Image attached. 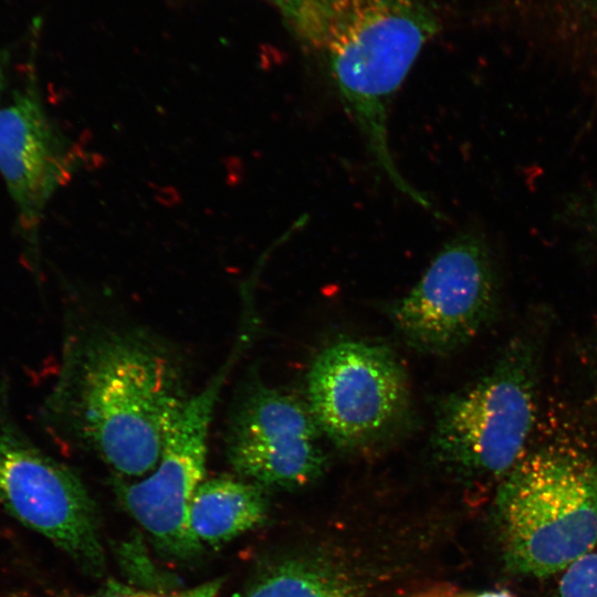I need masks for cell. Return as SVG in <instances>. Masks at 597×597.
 <instances>
[{"label": "cell", "instance_id": "cell-7", "mask_svg": "<svg viewBox=\"0 0 597 597\" xmlns=\"http://www.w3.org/2000/svg\"><path fill=\"white\" fill-rule=\"evenodd\" d=\"M496 301V276L481 237L455 235L431 260L420 280L389 306L404 342L425 355L462 348L489 322Z\"/></svg>", "mask_w": 597, "mask_h": 597}, {"label": "cell", "instance_id": "cell-18", "mask_svg": "<svg viewBox=\"0 0 597 597\" xmlns=\"http://www.w3.org/2000/svg\"><path fill=\"white\" fill-rule=\"evenodd\" d=\"M594 213H595V217L597 219V197H596L595 202H594Z\"/></svg>", "mask_w": 597, "mask_h": 597}, {"label": "cell", "instance_id": "cell-1", "mask_svg": "<svg viewBox=\"0 0 597 597\" xmlns=\"http://www.w3.org/2000/svg\"><path fill=\"white\" fill-rule=\"evenodd\" d=\"M296 41L323 66L377 166L413 202L388 143L390 101L440 30L425 0H275Z\"/></svg>", "mask_w": 597, "mask_h": 597}, {"label": "cell", "instance_id": "cell-10", "mask_svg": "<svg viewBox=\"0 0 597 597\" xmlns=\"http://www.w3.org/2000/svg\"><path fill=\"white\" fill-rule=\"evenodd\" d=\"M69 165L62 139L34 87L14 93L0 108V174L30 241Z\"/></svg>", "mask_w": 597, "mask_h": 597}, {"label": "cell", "instance_id": "cell-19", "mask_svg": "<svg viewBox=\"0 0 597 597\" xmlns=\"http://www.w3.org/2000/svg\"><path fill=\"white\" fill-rule=\"evenodd\" d=\"M272 1L274 2L275 0H272Z\"/></svg>", "mask_w": 597, "mask_h": 597}, {"label": "cell", "instance_id": "cell-6", "mask_svg": "<svg viewBox=\"0 0 597 597\" xmlns=\"http://www.w3.org/2000/svg\"><path fill=\"white\" fill-rule=\"evenodd\" d=\"M306 405L323 436L337 449L359 451L394 437L409 420L407 373L386 345L346 339L313 359Z\"/></svg>", "mask_w": 597, "mask_h": 597}, {"label": "cell", "instance_id": "cell-9", "mask_svg": "<svg viewBox=\"0 0 597 597\" xmlns=\"http://www.w3.org/2000/svg\"><path fill=\"white\" fill-rule=\"evenodd\" d=\"M322 437L306 401L255 380L234 404L226 454L242 479L263 488L294 489L323 473Z\"/></svg>", "mask_w": 597, "mask_h": 597}, {"label": "cell", "instance_id": "cell-14", "mask_svg": "<svg viewBox=\"0 0 597 597\" xmlns=\"http://www.w3.org/2000/svg\"><path fill=\"white\" fill-rule=\"evenodd\" d=\"M121 553V562L124 564V569L127 575L133 576L139 584L148 587L150 590H172L176 582L167 578L151 563L148 555L137 541H129L123 544Z\"/></svg>", "mask_w": 597, "mask_h": 597}, {"label": "cell", "instance_id": "cell-17", "mask_svg": "<svg viewBox=\"0 0 597 597\" xmlns=\"http://www.w3.org/2000/svg\"><path fill=\"white\" fill-rule=\"evenodd\" d=\"M3 86H4V72H3L2 63L0 62V96L3 90Z\"/></svg>", "mask_w": 597, "mask_h": 597}, {"label": "cell", "instance_id": "cell-12", "mask_svg": "<svg viewBox=\"0 0 597 597\" xmlns=\"http://www.w3.org/2000/svg\"><path fill=\"white\" fill-rule=\"evenodd\" d=\"M244 597H342L322 575L300 565H285L256 582Z\"/></svg>", "mask_w": 597, "mask_h": 597}, {"label": "cell", "instance_id": "cell-3", "mask_svg": "<svg viewBox=\"0 0 597 597\" xmlns=\"http://www.w3.org/2000/svg\"><path fill=\"white\" fill-rule=\"evenodd\" d=\"M498 494L509 561L544 577L567 568L597 544V461L564 448L522 458Z\"/></svg>", "mask_w": 597, "mask_h": 597}, {"label": "cell", "instance_id": "cell-8", "mask_svg": "<svg viewBox=\"0 0 597 597\" xmlns=\"http://www.w3.org/2000/svg\"><path fill=\"white\" fill-rule=\"evenodd\" d=\"M0 500L15 520L84 569L103 573L105 555L96 509L82 480L2 423Z\"/></svg>", "mask_w": 597, "mask_h": 597}, {"label": "cell", "instance_id": "cell-13", "mask_svg": "<svg viewBox=\"0 0 597 597\" xmlns=\"http://www.w3.org/2000/svg\"><path fill=\"white\" fill-rule=\"evenodd\" d=\"M563 572L556 597H597V552L579 557Z\"/></svg>", "mask_w": 597, "mask_h": 597}, {"label": "cell", "instance_id": "cell-16", "mask_svg": "<svg viewBox=\"0 0 597 597\" xmlns=\"http://www.w3.org/2000/svg\"><path fill=\"white\" fill-rule=\"evenodd\" d=\"M476 597H512V595L506 590H499V591L483 593Z\"/></svg>", "mask_w": 597, "mask_h": 597}, {"label": "cell", "instance_id": "cell-5", "mask_svg": "<svg viewBox=\"0 0 597 597\" xmlns=\"http://www.w3.org/2000/svg\"><path fill=\"white\" fill-rule=\"evenodd\" d=\"M241 329L223 364L199 392L187 398L169 427L156 468L143 480L116 478L115 491L127 512L165 553L189 558L201 549L190 526L189 511L203 481L208 434L217 401L233 367L256 328V316L245 310Z\"/></svg>", "mask_w": 597, "mask_h": 597}, {"label": "cell", "instance_id": "cell-11", "mask_svg": "<svg viewBox=\"0 0 597 597\" xmlns=\"http://www.w3.org/2000/svg\"><path fill=\"white\" fill-rule=\"evenodd\" d=\"M266 507L262 485L242 478H212L193 494L190 526L200 543L217 546L259 525Z\"/></svg>", "mask_w": 597, "mask_h": 597}, {"label": "cell", "instance_id": "cell-2", "mask_svg": "<svg viewBox=\"0 0 597 597\" xmlns=\"http://www.w3.org/2000/svg\"><path fill=\"white\" fill-rule=\"evenodd\" d=\"M67 397L80 438L117 478H132L156 468L189 396L170 346L145 329L107 324L78 345Z\"/></svg>", "mask_w": 597, "mask_h": 597}, {"label": "cell", "instance_id": "cell-15", "mask_svg": "<svg viewBox=\"0 0 597 597\" xmlns=\"http://www.w3.org/2000/svg\"><path fill=\"white\" fill-rule=\"evenodd\" d=\"M221 584V580H212L188 589L150 590L133 589L111 583L104 593L95 597H216Z\"/></svg>", "mask_w": 597, "mask_h": 597}, {"label": "cell", "instance_id": "cell-20", "mask_svg": "<svg viewBox=\"0 0 597 597\" xmlns=\"http://www.w3.org/2000/svg\"><path fill=\"white\" fill-rule=\"evenodd\" d=\"M15 597V596H14Z\"/></svg>", "mask_w": 597, "mask_h": 597}, {"label": "cell", "instance_id": "cell-4", "mask_svg": "<svg viewBox=\"0 0 597 597\" xmlns=\"http://www.w3.org/2000/svg\"><path fill=\"white\" fill-rule=\"evenodd\" d=\"M535 397L533 359L517 344L483 377L440 400L431 455L461 475L504 478L522 459Z\"/></svg>", "mask_w": 597, "mask_h": 597}]
</instances>
